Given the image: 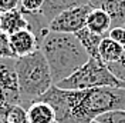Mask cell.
Listing matches in <instances>:
<instances>
[{"mask_svg": "<svg viewBox=\"0 0 125 123\" xmlns=\"http://www.w3.org/2000/svg\"><path fill=\"white\" fill-rule=\"evenodd\" d=\"M39 100L54 109L58 123H91L111 110H125V87L64 90L51 86Z\"/></svg>", "mask_w": 125, "mask_h": 123, "instance_id": "cell-1", "label": "cell"}, {"mask_svg": "<svg viewBox=\"0 0 125 123\" xmlns=\"http://www.w3.org/2000/svg\"><path fill=\"white\" fill-rule=\"evenodd\" d=\"M39 50L47 60L53 85L71 76L90 59L75 34L70 33L47 30L39 40Z\"/></svg>", "mask_w": 125, "mask_h": 123, "instance_id": "cell-2", "label": "cell"}, {"mask_svg": "<svg viewBox=\"0 0 125 123\" xmlns=\"http://www.w3.org/2000/svg\"><path fill=\"white\" fill-rule=\"evenodd\" d=\"M16 75L19 82V90L21 97V106H27L39 100L53 85L51 72L46 57L37 50L31 54L16 59Z\"/></svg>", "mask_w": 125, "mask_h": 123, "instance_id": "cell-3", "label": "cell"}, {"mask_svg": "<svg viewBox=\"0 0 125 123\" xmlns=\"http://www.w3.org/2000/svg\"><path fill=\"white\" fill-rule=\"evenodd\" d=\"M64 90H87L95 87H125L117 77L109 72L108 66L102 60L90 57L85 64L75 70L71 76L54 85Z\"/></svg>", "mask_w": 125, "mask_h": 123, "instance_id": "cell-4", "label": "cell"}, {"mask_svg": "<svg viewBox=\"0 0 125 123\" xmlns=\"http://www.w3.org/2000/svg\"><path fill=\"white\" fill-rule=\"evenodd\" d=\"M6 105H21L19 82L16 75V59H0V108Z\"/></svg>", "mask_w": 125, "mask_h": 123, "instance_id": "cell-5", "label": "cell"}, {"mask_svg": "<svg viewBox=\"0 0 125 123\" xmlns=\"http://www.w3.org/2000/svg\"><path fill=\"white\" fill-rule=\"evenodd\" d=\"M91 9L93 6L87 3V4H81V6H75V7L64 10L48 23V30L75 34L77 31L85 27L87 16L91 12Z\"/></svg>", "mask_w": 125, "mask_h": 123, "instance_id": "cell-6", "label": "cell"}, {"mask_svg": "<svg viewBox=\"0 0 125 123\" xmlns=\"http://www.w3.org/2000/svg\"><path fill=\"white\" fill-rule=\"evenodd\" d=\"M9 43H10V49H11L16 59L31 54L39 50V39L30 29L19 30L13 34H10Z\"/></svg>", "mask_w": 125, "mask_h": 123, "instance_id": "cell-7", "label": "cell"}, {"mask_svg": "<svg viewBox=\"0 0 125 123\" xmlns=\"http://www.w3.org/2000/svg\"><path fill=\"white\" fill-rule=\"evenodd\" d=\"M26 115H27V123H55L54 109L51 108L47 102L43 100H36L30 103L26 109Z\"/></svg>", "mask_w": 125, "mask_h": 123, "instance_id": "cell-8", "label": "cell"}, {"mask_svg": "<svg viewBox=\"0 0 125 123\" xmlns=\"http://www.w3.org/2000/svg\"><path fill=\"white\" fill-rule=\"evenodd\" d=\"M90 4L105 10L111 17L112 27L125 26V0H90Z\"/></svg>", "mask_w": 125, "mask_h": 123, "instance_id": "cell-9", "label": "cell"}, {"mask_svg": "<svg viewBox=\"0 0 125 123\" xmlns=\"http://www.w3.org/2000/svg\"><path fill=\"white\" fill-rule=\"evenodd\" d=\"M85 27L93 33H97V34L105 37V36H108V31L112 27V22H111V17L105 10L93 7L87 16Z\"/></svg>", "mask_w": 125, "mask_h": 123, "instance_id": "cell-10", "label": "cell"}, {"mask_svg": "<svg viewBox=\"0 0 125 123\" xmlns=\"http://www.w3.org/2000/svg\"><path fill=\"white\" fill-rule=\"evenodd\" d=\"M24 29H29V22L19 9L11 12H4L0 15V30L7 36Z\"/></svg>", "mask_w": 125, "mask_h": 123, "instance_id": "cell-11", "label": "cell"}, {"mask_svg": "<svg viewBox=\"0 0 125 123\" xmlns=\"http://www.w3.org/2000/svg\"><path fill=\"white\" fill-rule=\"evenodd\" d=\"M87 3H90V0H44L41 15L50 23L55 16L60 15L64 10L75 7V6H81V4H87Z\"/></svg>", "mask_w": 125, "mask_h": 123, "instance_id": "cell-12", "label": "cell"}, {"mask_svg": "<svg viewBox=\"0 0 125 123\" xmlns=\"http://www.w3.org/2000/svg\"><path fill=\"white\" fill-rule=\"evenodd\" d=\"M75 37L80 40V43L83 45V47L85 49V52L88 53L90 57L101 60V57H100V43H101L104 36L93 33L91 30H88L87 27H84V29H81L80 31L75 33Z\"/></svg>", "mask_w": 125, "mask_h": 123, "instance_id": "cell-13", "label": "cell"}, {"mask_svg": "<svg viewBox=\"0 0 125 123\" xmlns=\"http://www.w3.org/2000/svg\"><path fill=\"white\" fill-rule=\"evenodd\" d=\"M122 53H124V46L114 42L108 36L102 37L101 43H100V57L105 64H111V63L118 62L121 59Z\"/></svg>", "mask_w": 125, "mask_h": 123, "instance_id": "cell-14", "label": "cell"}, {"mask_svg": "<svg viewBox=\"0 0 125 123\" xmlns=\"http://www.w3.org/2000/svg\"><path fill=\"white\" fill-rule=\"evenodd\" d=\"M0 123H27L26 109L21 105H6L0 108Z\"/></svg>", "mask_w": 125, "mask_h": 123, "instance_id": "cell-15", "label": "cell"}, {"mask_svg": "<svg viewBox=\"0 0 125 123\" xmlns=\"http://www.w3.org/2000/svg\"><path fill=\"white\" fill-rule=\"evenodd\" d=\"M44 4V0H20L19 10L24 16L29 15H40Z\"/></svg>", "mask_w": 125, "mask_h": 123, "instance_id": "cell-16", "label": "cell"}, {"mask_svg": "<svg viewBox=\"0 0 125 123\" xmlns=\"http://www.w3.org/2000/svg\"><path fill=\"white\" fill-rule=\"evenodd\" d=\"M95 120L101 123H125V110H111L98 116Z\"/></svg>", "mask_w": 125, "mask_h": 123, "instance_id": "cell-17", "label": "cell"}, {"mask_svg": "<svg viewBox=\"0 0 125 123\" xmlns=\"http://www.w3.org/2000/svg\"><path fill=\"white\" fill-rule=\"evenodd\" d=\"M107 66H108L109 72L117 77L121 83L125 85V50L119 60L115 62V63H111V64H107Z\"/></svg>", "mask_w": 125, "mask_h": 123, "instance_id": "cell-18", "label": "cell"}, {"mask_svg": "<svg viewBox=\"0 0 125 123\" xmlns=\"http://www.w3.org/2000/svg\"><path fill=\"white\" fill-rule=\"evenodd\" d=\"M1 57H13V59H16L13 52H11V49H10L9 36L0 30V59Z\"/></svg>", "mask_w": 125, "mask_h": 123, "instance_id": "cell-19", "label": "cell"}, {"mask_svg": "<svg viewBox=\"0 0 125 123\" xmlns=\"http://www.w3.org/2000/svg\"><path fill=\"white\" fill-rule=\"evenodd\" d=\"M108 37L112 39L114 42L119 43L121 46H124V50H125V26L111 27V30L108 31Z\"/></svg>", "mask_w": 125, "mask_h": 123, "instance_id": "cell-20", "label": "cell"}, {"mask_svg": "<svg viewBox=\"0 0 125 123\" xmlns=\"http://www.w3.org/2000/svg\"><path fill=\"white\" fill-rule=\"evenodd\" d=\"M19 3L20 0H0V12L4 13V12H11L19 9Z\"/></svg>", "mask_w": 125, "mask_h": 123, "instance_id": "cell-21", "label": "cell"}, {"mask_svg": "<svg viewBox=\"0 0 125 123\" xmlns=\"http://www.w3.org/2000/svg\"><path fill=\"white\" fill-rule=\"evenodd\" d=\"M91 123H101V122H98V120H93Z\"/></svg>", "mask_w": 125, "mask_h": 123, "instance_id": "cell-22", "label": "cell"}, {"mask_svg": "<svg viewBox=\"0 0 125 123\" xmlns=\"http://www.w3.org/2000/svg\"><path fill=\"white\" fill-rule=\"evenodd\" d=\"M0 15H1V12H0Z\"/></svg>", "mask_w": 125, "mask_h": 123, "instance_id": "cell-23", "label": "cell"}, {"mask_svg": "<svg viewBox=\"0 0 125 123\" xmlns=\"http://www.w3.org/2000/svg\"><path fill=\"white\" fill-rule=\"evenodd\" d=\"M55 123H58V122H55Z\"/></svg>", "mask_w": 125, "mask_h": 123, "instance_id": "cell-24", "label": "cell"}]
</instances>
